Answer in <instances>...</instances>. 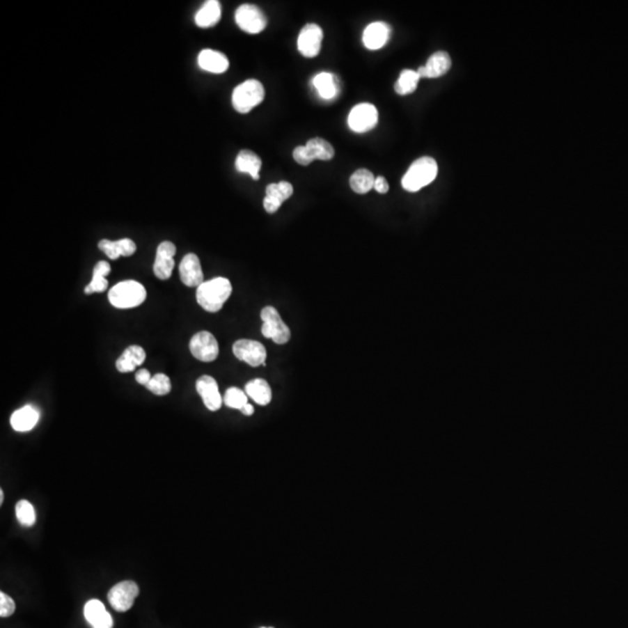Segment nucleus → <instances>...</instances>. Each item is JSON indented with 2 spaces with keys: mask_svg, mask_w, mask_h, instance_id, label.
I'll return each mask as SVG.
<instances>
[{
  "mask_svg": "<svg viewBox=\"0 0 628 628\" xmlns=\"http://www.w3.org/2000/svg\"><path fill=\"white\" fill-rule=\"evenodd\" d=\"M232 284L230 279L217 277L204 282L197 288V301L206 312L216 313L223 308V304L230 299L232 295Z\"/></svg>",
  "mask_w": 628,
  "mask_h": 628,
  "instance_id": "nucleus-1",
  "label": "nucleus"
},
{
  "mask_svg": "<svg viewBox=\"0 0 628 628\" xmlns=\"http://www.w3.org/2000/svg\"><path fill=\"white\" fill-rule=\"evenodd\" d=\"M438 170V163L430 156L416 159L402 177V189L409 192H418L437 178Z\"/></svg>",
  "mask_w": 628,
  "mask_h": 628,
  "instance_id": "nucleus-2",
  "label": "nucleus"
},
{
  "mask_svg": "<svg viewBox=\"0 0 628 628\" xmlns=\"http://www.w3.org/2000/svg\"><path fill=\"white\" fill-rule=\"evenodd\" d=\"M147 298V291L141 283L124 281L118 283L109 292V300L117 308H134L141 305Z\"/></svg>",
  "mask_w": 628,
  "mask_h": 628,
  "instance_id": "nucleus-3",
  "label": "nucleus"
},
{
  "mask_svg": "<svg viewBox=\"0 0 628 628\" xmlns=\"http://www.w3.org/2000/svg\"><path fill=\"white\" fill-rule=\"evenodd\" d=\"M265 88L258 79H247L234 88L232 104L234 110L246 114L260 105L265 99Z\"/></svg>",
  "mask_w": 628,
  "mask_h": 628,
  "instance_id": "nucleus-4",
  "label": "nucleus"
},
{
  "mask_svg": "<svg viewBox=\"0 0 628 628\" xmlns=\"http://www.w3.org/2000/svg\"><path fill=\"white\" fill-rule=\"evenodd\" d=\"M262 336L272 339L277 345H285L291 338V331L283 322L278 311L275 307L267 306L261 311Z\"/></svg>",
  "mask_w": 628,
  "mask_h": 628,
  "instance_id": "nucleus-5",
  "label": "nucleus"
},
{
  "mask_svg": "<svg viewBox=\"0 0 628 628\" xmlns=\"http://www.w3.org/2000/svg\"><path fill=\"white\" fill-rule=\"evenodd\" d=\"M378 124V111L372 104L362 102L353 107L348 116V126L355 133H367Z\"/></svg>",
  "mask_w": 628,
  "mask_h": 628,
  "instance_id": "nucleus-6",
  "label": "nucleus"
},
{
  "mask_svg": "<svg viewBox=\"0 0 628 628\" xmlns=\"http://www.w3.org/2000/svg\"><path fill=\"white\" fill-rule=\"evenodd\" d=\"M235 22L244 32L258 34L267 27L265 13L255 5L244 4L235 12Z\"/></svg>",
  "mask_w": 628,
  "mask_h": 628,
  "instance_id": "nucleus-7",
  "label": "nucleus"
},
{
  "mask_svg": "<svg viewBox=\"0 0 628 628\" xmlns=\"http://www.w3.org/2000/svg\"><path fill=\"white\" fill-rule=\"evenodd\" d=\"M190 352L198 361L213 362L219 355V345L212 333L201 331L190 340Z\"/></svg>",
  "mask_w": 628,
  "mask_h": 628,
  "instance_id": "nucleus-8",
  "label": "nucleus"
},
{
  "mask_svg": "<svg viewBox=\"0 0 628 628\" xmlns=\"http://www.w3.org/2000/svg\"><path fill=\"white\" fill-rule=\"evenodd\" d=\"M233 354L237 360L246 362L251 367L265 366L267 350L258 341L247 339L237 340V343L233 345Z\"/></svg>",
  "mask_w": 628,
  "mask_h": 628,
  "instance_id": "nucleus-9",
  "label": "nucleus"
},
{
  "mask_svg": "<svg viewBox=\"0 0 628 628\" xmlns=\"http://www.w3.org/2000/svg\"><path fill=\"white\" fill-rule=\"evenodd\" d=\"M139 595V586L132 581H124L118 583L109 592V602L111 606L118 612H127L131 610L134 600Z\"/></svg>",
  "mask_w": 628,
  "mask_h": 628,
  "instance_id": "nucleus-10",
  "label": "nucleus"
},
{
  "mask_svg": "<svg viewBox=\"0 0 628 628\" xmlns=\"http://www.w3.org/2000/svg\"><path fill=\"white\" fill-rule=\"evenodd\" d=\"M324 32L317 24H308L300 31L298 36V50L307 58L318 56L322 49Z\"/></svg>",
  "mask_w": 628,
  "mask_h": 628,
  "instance_id": "nucleus-11",
  "label": "nucleus"
},
{
  "mask_svg": "<svg viewBox=\"0 0 628 628\" xmlns=\"http://www.w3.org/2000/svg\"><path fill=\"white\" fill-rule=\"evenodd\" d=\"M176 255V246L170 241H163L159 244L156 251V258L152 270L156 277L162 281H166L171 277L173 268H175V260L173 256Z\"/></svg>",
  "mask_w": 628,
  "mask_h": 628,
  "instance_id": "nucleus-12",
  "label": "nucleus"
},
{
  "mask_svg": "<svg viewBox=\"0 0 628 628\" xmlns=\"http://www.w3.org/2000/svg\"><path fill=\"white\" fill-rule=\"evenodd\" d=\"M293 194L292 184L282 180L279 183L269 184L265 189V198L263 201V207L265 212L269 214L278 211L279 207L282 206L284 201H288Z\"/></svg>",
  "mask_w": 628,
  "mask_h": 628,
  "instance_id": "nucleus-13",
  "label": "nucleus"
},
{
  "mask_svg": "<svg viewBox=\"0 0 628 628\" xmlns=\"http://www.w3.org/2000/svg\"><path fill=\"white\" fill-rule=\"evenodd\" d=\"M180 278L184 285L198 288L204 283V272L196 254H187L180 265Z\"/></svg>",
  "mask_w": 628,
  "mask_h": 628,
  "instance_id": "nucleus-14",
  "label": "nucleus"
},
{
  "mask_svg": "<svg viewBox=\"0 0 628 628\" xmlns=\"http://www.w3.org/2000/svg\"><path fill=\"white\" fill-rule=\"evenodd\" d=\"M196 388L201 395L205 406L210 411H218L223 404V397L220 395L218 383L211 376H201L198 378Z\"/></svg>",
  "mask_w": 628,
  "mask_h": 628,
  "instance_id": "nucleus-15",
  "label": "nucleus"
},
{
  "mask_svg": "<svg viewBox=\"0 0 628 628\" xmlns=\"http://www.w3.org/2000/svg\"><path fill=\"white\" fill-rule=\"evenodd\" d=\"M391 34V27L385 22H376L364 29L362 41L367 49L378 50L386 45Z\"/></svg>",
  "mask_w": 628,
  "mask_h": 628,
  "instance_id": "nucleus-16",
  "label": "nucleus"
},
{
  "mask_svg": "<svg viewBox=\"0 0 628 628\" xmlns=\"http://www.w3.org/2000/svg\"><path fill=\"white\" fill-rule=\"evenodd\" d=\"M452 67L450 56L446 52H437L428 58L427 63L421 67L416 72L421 78H438L448 72Z\"/></svg>",
  "mask_w": 628,
  "mask_h": 628,
  "instance_id": "nucleus-17",
  "label": "nucleus"
},
{
  "mask_svg": "<svg viewBox=\"0 0 628 628\" xmlns=\"http://www.w3.org/2000/svg\"><path fill=\"white\" fill-rule=\"evenodd\" d=\"M85 619L93 628H112L113 619L98 599L88 600L84 607Z\"/></svg>",
  "mask_w": 628,
  "mask_h": 628,
  "instance_id": "nucleus-18",
  "label": "nucleus"
},
{
  "mask_svg": "<svg viewBox=\"0 0 628 628\" xmlns=\"http://www.w3.org/2000/svg\"><path fill=\"white\" fill-rule=\"evenodd\" d=\"M198 65L211 74H223L230 68V61L225 54L217 50L204 49L198 55Z\"/></svg>",
  "mask_w": 628,
  "mask_h": 628,
  "instance_id": "nucleus-19",
  "label": "nucleus"
},
{
  "mask_svg": "<svg viewBox=\"0 0 628 628\" xmlns=\"http://www.w3.org/2000/svg\"><path fill=\"white\" fill-rule=\"evenodd\" d=\"M98 247L111 260H118L120 256L129 258L136 251V244L128 237L118 241L104 239L99 242Z\"/></svg>",
  "mask_w": 628,
  "mask_h": 628,
  "instance_id": "nucleus-20",
  "label": "nucleus"
},
{
  "mask_svg": "<svg viewBox=\"0 0 628 628\" xmlns=\"http://www.w3.org/2000/svg\"><path fill=\"white\" fill-rule=\"evenodd\" d=\"M39 419V411L33 406L26 405L12 414L11 426L17 432H29L36 427Z\"/></svg>",
  "mask_w": 628,
  "mask_h": 628,
  "instance_id": "nucleus-21",
  "label": "nucleus"
},
{
  "mask_svg": "<svg viewBox=\"0 0 628 628\" xmlns=\"http://www.w3.org/2000/svg\"><path fill=\"white\" fill-rule=\"evenodd\" d=\"M221 19V5L218 0H208L196 13L194 22L201 29H210L216 26Z\"/></svg>",
  "mask_w": 628,
  "mask_h": 628,
  "instance_id": "nucleus-22",
  "label": "nucleus"
},
{
  "mask_svg": "<svg viewBox=\"0 0 628 628\" xmlns=\"http://www.w3.org/2000/svg\"><path fill=\"white\" fill-rule=\"evenodd\" d=\"M147 354L140 346H131L125 350L124 353L116 362V367L120 372H132L140 367L146 361Z\"/></svg>",
  "mask_w": 628,
  "mask_h": 628,
  "instance_id": "nucleus-23",
  "label": "nucleus"
},
{
  "mask_svg": "<svg viewBox=\"0 0 628 628\" xmlns=\"http://www.w3.org/2000/svg\"><path fill=\"white\" fill-rule=\"evenodd\" d=\"M235 168L237 171L251 175L255 180H260V170L262 168V159L251 150H241L235 159Z\"/></svg>",
  "mask_w": 628,
  "mask_h": 628,
  "instance_id": "nucleus-24",
  "label": "nucleus"
},
{
  "mask_svg": "<svg viewBox=\"0 0 628 628\" xmlns=\"http://www.w3.org/2000/svg\"><path fill=\"white\" fill-rule=\"evenodd\" d=\"M312 83L319 95L326 100L336 98L339 93L338 78L336 74H331V72H320V74H315Z\"/></svg>",
  "mask_w": 628,
  "mask_h": 628,
  "instance_id": "nucleus-25",
  "label": "nucleus"
},
{
  "mask_svg": "<svg viewBox=\"0 0 628 628\" xmlns=\"http://www.w3.org/2000/svg\"><path fill=\"white\" fill-rule=\"evenodd\" d=\"M111 272L110 263L107 261H100L95 265L93 274H92V281L85 286V295H92L95 292H104L107 291L109 286V281L107 276Z\"/></svg>",
  "mask_w": 628,
  "mask_h": 628,
  "instance_id": "nucleus-26",
  "label": "nucleus"
},
{
  "mask_svg": "<svg viewBox=\"0 0 628 628\" xmlns=\"http://www.w3.org/2000/svg\"><path fill=\"white\" fill-rule=\"evenodd\" d=\"M246 393L258 405H268L272 402V392L268 382L262 378H255L246 384Z\"/></svg>",
  "mask_w": 628,
  "mask_h": 628,
  "instance_id": "nucleus-27",
  "label": "nucleus"
},
{
  "mask_svg": "<svg viewBox=\"0 0 628 628\" xmlns=\"http://www.w3.org/2000/svg\"><path fill=\"white\" fill-rule=\"evenodd\" d=\"M307 152L311 156V159H320V161H331L336 155V150L333 148V146L329 141H326L322 138L311 139L307 141L306 145Z\"/></svg>",
  "mask_w": 628,
  "mask_h": 628,
  "instance_id": "nucleus-28",
  "label": "nucleus"
},
{
  "mask_svg": "<svg viewBox=\"0 0 628 628\" xmlns=\"http://www.w3.org/2000/svg\"><path fill=\"white\" fill-rule=\"evenodd\" d=\"M375 180L370 170L359 169L350 176V185L355 194H366L374 189Z\"/></svg>",
  "mask_w": 628,
  "mask_h": 628,
  "instance_id": "nucleus-29",
  "label": "nucleus"
},
{
  "mask_svg": "<svg viewBox=\"0 0 628 628\" xmlns=\"http://www.w3.org/2000/svg\"><path fill=\"white\" fill-rule=\"evenodd\" d=\"M421 79L416 71L405 69L399 74L398 81H395V91L400 95H411L416 91Z\"/></svg>",
  "mask_w": 628,
  "mask_h": 628,
  "instance_id": "nucleus-30",
  "label": "nucleus"
},
{
  "mask_svg": "<svg viewBox=\"0 0 628 628\" xmlns=\"http://www.w3.org/2000/svg\"><path fill=\"white\" fill-rule=\"evenodd\" d=\"M15 515L22 526L32 527L36 524V510L29 501H18L15 506Z\"/></svg>",
  "mask_w": 628,
  "mask_h": 628,
  "instance_id": "nucleus-31",
  "label": "nucleus"
},
{
  "mask_svg": "<svg viewBox=\"0 0 628 628\" xmlns=\"http://www.w3.org/2000/svg\"><path fill=\"white\" fill-rule=\"evenodd\" d=\"M146 388L156 395H166L171 391V382L170 378L164 374H156Z\"/></svg>",
  "mask_w": 628,
  "mask_h": 628,
  "instance_id": "nucleus-32",
  "label": "nucleus"
},
{
  "mask_svg": "<svg viewBox=\"0 0 628 628\" xmlns=\"http://www.w3.org/2000/svg\"><path fill=\"white\" fill-rule=\"evenodd\" d=\"M223 402L230 409H241L247 405L248 395L240 388H230L223 395Z\"/></svg>",
  "mask_w": 628,
  "mask_h": 628,
  "instance_id": "nucleus-33",
  "label": "nucleus"
},
{
  "mask_svg": "<svg viewBox=\"0 0 628 628\" xmlns=\"http://www.w3.org/2000/svg\"><path fill=\"white\" fill-rule=\"evenodd\" d=\"M15 603L11 597L4 592H0V617L8 618L15 613Z\"/></svg>",
  "mask_w": 628,
  "mask_h": 628,
  "instance_id": "nucleus-34",
  "label": "nucleus"
},
{
  "mask_svg": "<svg viewBox=\"0 0 628 628\" xmlns=\"http://www.w3.org/2000/svg\"><path fill=\"white\" fill-rule=\"evenodd\" d=\"M293 159L300 166H308L313 162V159H311V156L307 152L305 146H298L292 152Z\"/></svg>",
  "mask_w": 628,
  "mask_h": 628,
  "instance_id": "nucleus-35",
  "label": "nucleus"
},
{
  "mask_svg": "<svg viewBox=\"0 0 628 628\" xmlns=\"http://www.w3.org/2000/svg\"><path fill=\"white\" fill-rule=\"evenodd\" d=\"M152 375L149 372L147 369H140V370L136 371V374H135V379L138 382L139 384L141 385H147L148 384L150 379H152Z\"/></svg>",
  "mask_w": 628,
  "mask_h": 628,
  "instance_id": "nucleus-36",
  "label": "nucleus"
},
{
  "mask_svg": "<svg viewBox=\"0 0 628 628\" xmlns=\"http://www.w3.org/2000/svg\"><path fill=\"white\" fill-rule=\"evenodd\" d=\"M375 190L377 191L378 194H388V180H385L383 176H378L376 180H375Z\"/></svg>",
  "mask_w": 628,
  "mask_h": 628,
  "instance_id": "nucleus-37",
  "label": "nucleus"
},
{
  "mask_svg": "<svg viewBox=\"0 0 628 628\" xmlns=\"http://www.w3.org/2000/svg\"><path fill=\"white\" fill-rule=\"evenodd\" d=\"M240 411L244 413V416H251L254 413V406L248 402L247 405H244Z\"/></svg>",
  "mask_w": 628,
  "mask_h": 628,
  "instance_id": "nucleus-38",
  "label": "nucleus"
},
{
  "mask_svg": "<svg viewBox=\"0 0 628 628\" xmlns=\"http://www.w3.org/2000/svg\"><path fill=\"white\" fill-rule=\"evenodd\" d=\"M4 501V491L0 490V504H3Z\"/></svg>",
  "mask_w": 628,
  "mask_h": 628,
  "instance_id": "nucleus-39",
  "label": "nucleus"
},
{
  "mask_svg": "<svg viewBox=\"0 0 628 628\" xmlns=\"http://www.w3.org/2000/svg\"><path fill=\"white\" fill-rule=\"evenodd\" d=\"M262 628H272V627H262Z\"/></svg>",
  "mask_w": 628,
  "mask_h": 628,
  "instance_id": "nucleus-40",
  "label": "nucleus"
}]
</instances>
